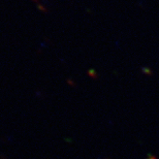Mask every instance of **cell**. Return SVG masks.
Masks as SVG:
<instances>
[]
</instances>
